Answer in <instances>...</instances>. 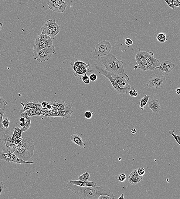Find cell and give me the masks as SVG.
<instances>
[{
    "label": "cell",
    "mask_w": 180,
    "mask_h": 199,
    "mask_svg": "<svg viewBox=\"0 0 180 199\" xmlns=\"http://www.w3.org/2000/svg\"><path fill=\"white\" fill-rule=\"evenodd\" d=\"M127 177L125 174H120L118 177V179L121 182H123L126 180Z\"/></svg>",
    "instance_id": "obj_39"
},
{
    "label": "cell",
    "mask_w": 180,
    "mask_h": 199,
    "mask_svg": "<svg viewBox=\"0 0 180 199\" xmlns=\"http://www.w3.org/2000/svg\"><path fill=\"white\" fill-rule=\"evenodd\" d=\"M66 187L78 196L80 199H98L102 194H107L112 197L115 198V195L111 192L107 187L102 185L99 187H82L74 185L68 181Z\"/></svg>",
    "instance_id": "obj_1"
},
{
    "label": "cell",
    "mask_w": 180,
    "mask_h": 199,
    "mask_svg": "<svg viewBox=\"0 0 180 199\" xmlns=\"http://www.w3.org/2000/svg\"><path fill=\"white\" fill-rule=\"evenodd\" d=\"M176 66V64L168 61H162L160 63L157 69L164 76L168 75Z\"/></svg>",
    "instance_id": "obj_13"
},
{
    "label": "cell",
    "mask_w": 180,
    "mask_h": 199,
    "mask_svg": "<svg viewBox=\"0 0 180 199\" xmlns=\"http://www.w3.org/2000/svg\"><path fill=\"white\" fill-rule=\"evenodd\" d=\"M125 43L127 46H130L133 44V41L130 39H125Z\"/></svg>",
    "instance_id": "obj_43"
},
{
    "label": "cell",
    "mask_w": 180,
    "mask_h": 199,
    "mask_svg": "<svg viewBox=\"0 0 180 199\" xmlns=\"http://www.w3.org/2000/svg\"><path fill=\"white\" fill-rule=\"evenodd\" d=\"M71 65L72 67L74 76L76 77H78L80 75L86 74L87 72L93 73V70H87L80 66L75 65L73 63L71 64Z\"/></svg>",
    "instance_id": "obj_17"
},
{
    "label": "cell",
    "mask_w": 180,
    "mask_h": 199,
    "mask_svg": "<svg viewBox=\"0 0 180 199\" xmlns=\"http://www.w3.org/2000/svg\"><path fill=\"white\" fill-rule=\"evenodd\" d=\"M95 68L99 74L103 75L107 78L110 82L115 92L121 94H127L131 89H134L132 87L121 88L118 85L116 80L113 78L111 75V73L109 72L101 65L95 64Z\"/></svg>",
    "instance_id": "obj_6"
},
{
    "label": "cell",
    "mask_w": 180,
    "mask_h": 199,
    "mask_svg": "<svg viewBox=\"0 0 180 199\" xmlns=\"http://www.w3.org/2000/svg\"><path fill=\"white\" fill-rule=\"evenodd\" d=\"M41 102H27L25 103L20 102V104L22 106V107L20 110V113H22L25 112L27 110L32 109V108H36V107L41 105Z\"/></svg>",
    "instance_id": "obj_19"
},
{
    "label": "cell",
    "mask_w": 180,
    "mask_h": 199,
    "mask_svg": "<svg viewBox=\"0 0 180 199\" xmlns=\"http://www.w3.org/2000/svg\"><path fill=\"white\" fill-rule=\"evenodd\" d=\"M0 160H3L5 162H10V163L17 164H34L33 162L25 161L22 159L19 158L14 153L8 152L7 153H4L0 152Z\"/></svg>",
    "instance_id": "obj_8"
},
{
    "label": "cell",
    "mask_w": 180,
    "mask_h": 199,
    "mask_svg": "<svg viewBox=\"0 0 180 199\" xmlns=\"http://www.w3.org/2000/svg\"><path fill=\"white\" fill-rule=\"evenodd\" d=\"M131 132L132 134H135L137 132V130L135 128H134L131 130Z\"/></svg>",
    "instance_id": "obj_53"
},
{
    "label": "cell",
    "mask_w": 180,
    "mask_h": 199,
    "mask_svg": "<svg viewBox=\"0 0 180 199\" xmlns=\"http://www.w3.org/2000/svg\"><path fill=\"white\" fill-rule=\"evenodd\" d=\"M80 79L83 80V81L84 83L87 80L89 79V77L86 74L82 75L81 77H80Z\"/></svg>",
    "instance_id": "obj_42"
},
{
    "label": "cell",
    "mask_w": 180,
    "mask_h": 199,
    "mask_svg": "<svg viewBox=\"0 0 180 199\" xmlns=\"http://www.w3.org/2000/svg\"><path fill=\"white\" fill-rule=\"evenodd\" d=\"M27 115L29 117L34 116H40L42 115V112L36 108H32V109L27 110L25 111Z\"/></svg>",
    "instance_id": "obj_25"
},
{
    "label": "cell",
    "mask_w": 180,
    "mask_h": 199,
    "mask_svg": "<svg viewBox=\"0 0 180 199\" xmlns=\"http://www.w3.org/2000/svg\"><path fill=\"white\" fill-rule=\"evenodd\" d=\"M169 6L172 9H175V6L174 5L173 0H168L166 2Z\"/></svg>",
    "instance_id": "obj_40"
},
{
    "label": "cell",
    "mask_w": 180,
    "mask_h": 199,
    "mask_svg": "<svg viewBox=\"0 0 180 199\" xmlns=\"http://www.w3.org/2000/svg\"><path fill=\"white\" fill-rule=\"evenodd\" d=\"M7 104L6 101L0 96V108L6 110Z\"/></svg>",
    "instance_id": "obj_36"
},
{
    "label": "cell",
    "mask_w": 180,
    "mask_h": 199,
    "mask_svg": "<svg viewBox=\"0 0 180 199\" xmlns=\"http://www.w3.org/2000/svg\"><path fill=\"white\" fill-rule=\"evenodd\" d=\"M143 178V176H140L138 174L137 169L131 172L128 177L129 182L131 185H134L141 181Z\"/></svg>",
    "instance_id": "obj_16"
},
{
    "label": "cell",
    "mask_w": 180,
    "mask_h": 199,
    "mask_svg": "<svg viewBox=\"0 0 180 199\" xmlns=\"http://www.w3.org/2000/svg\"><path fill=\"white\" fill-rule=\"evenodd\" d=\"M89 77V79L92 82H95L97 80V77L96 74H92L90 75Z\"/></svg>",
    "instance_id": "obj_41"
},
{
    "label": "cell",
    "mask_w": 180,
    "mask_h": 199,
    "mask_svg": "<svg viewBox=\"0 0 180 199\" xmlns=\"http://www.w3.org/2000/svg\"><path fill=\"white\" fill-rule=\"evenodd\" d=\"M5 188V186L2 181H0V195L3 192L4 188Z\"/></svg>",
    "instance_id": "obj_44"
},
{
    "label": "cell",
    "mask_w": 180,
    "mask_h": 199,
    "mask_svg": "<svg viewBox=\"0 0 180 199\" xmlns=\"http://www.w3.org/2000/svg\"><path fill=\"white\" fill-rule=\"evenodd\" d=\"M13 132L7 129L0 128V149L3 153H13L12 137Z\"/></svg>",
    "instance_id": "obj_5"
},
{
    "label": "cell",
    "mask_w": 180,
    "mask_h": 199,
    "mask_svg": "<svg viewBox=\"0 0 180 199\" xmlns=\"http://www.w3.org/2000/svg\"><path fill=\"white\" fill-rule=\"evenodd\" d=\"M133 90L134 89H131L128 92L129 94H130V96H133V94H134V90Z\"/></svg>",
    "instance_id": "obj_50"
},
{
    "label": "cell",
    "mask_w": 180,
    "mask_h": 199,
    "mask_svg": "<svg viewBox=\"0 0 180 199\" xmlns=\"http://www.w3.org/2000/svg\"><path fill=\"white\" fill-rule=\"evenodd\" d=\"M136 64L143 71L157 70L160 62L156 59L153 52L148 49L146 52H139L135 56Z\"/></svg>",
    "instance_id": "obj_2"
},
{
    "label": "cell",
    "mask_w": 180,
    "mask_h": 199,
    "mask_svg": "<svg viewBox=\"0 0 180 199\" xmlns=\"http://www.w3.org/2000/svg\"><path fill=\"white\" fill-rule=\"evenodd\" d=\"M168 1V0H165V2H167V1Z\"/></svg>",
    "instance_id": "obj_60"
},
{
    "label": "cell",
    "mask_w": 180,
    "mask_h": 199,
    "mask_svg": "<svg viewBox=\"0 0 180 199\" xmlns=\"http://www.w3.org/2000/svg\"><path fill=\"white\" fill-rule=\"evenodd\" d=\"M6 110L0 108V128H3L2 125V121L3 119V116L5 113Z\"/></svg>",
    "instance_id": "obj_35"
},
{
    "label": "cell",
    "mask_w": 180,
    "mask_h": 199,
    "mask_svg": "<svg viewBox=\"0 0 180 199\" xmlns=\"http://www.w3.org/2000/svg\"><path fill=\"white\" fill-rule=\"evenodd\" d=\"M22 131L21 128H20L19 127L16 126L15 128H14V133L22 135Z\"/></svg>",
    "instance_id": "obj_46"
},
{
    "label": "cell",
    "mask_w": 180,
    "mask_h": 199,
    "mask_svg": "<svg viewBox=\"0 0 180 199\" xmlns=\"http://www.w3.org/2000/svg\"><path fill=\"white\" fill-rule=\"evenodd\" d=\"M148 108L151 109L153 113L155 114L159 113L161 110L159 101L156 99L151 100L149 102Z\"/></svg>",
    "instance_id": "obj_18"
},
{
    "label": "cell",
    "mask_w": 180,
    "mask_h": 199,
    "mask_svg": "<svg viewBox=\"0 0 180 199\" xmlns=\"http://www.w3.org/2000/svg\"><path fill=\"white\" fill-rule=\"evenodd\" d=\"M41 31L42 33L47 35L53 40L55 36H56L54 32L49 28L47 22L42 26L41 29Z\"/></svg>",
    "instance_id": "obj_22"
},
{
    "label": "cell",
    "mask_w": 180,
    "mask_h": 199,
    "mask_svg": "<svg viewBox=\"0 0 180 199\" xmlns=\"http://www.w3.org/2000/svg\"><path fill=\"white\" fill-rule=\"evenodd\" d=\"M74 64L76 65L83 67V68H86L87 70H90V65L89 63L87 64H86L85 63L83 62L82 61L79 60L78 59H75V61H74Z\"/></svg>",
    "instance_id": "obj_27"
},
{
    "label": "cell",
    "mask_w": 180,
    "mask_h": 199,
    "mask_svg": "<svg viewBox=\"0 0 180 199\" xmlns=\"http://www.w3.org/2000/svg\"><path fill=\"white\" fill-rule=\"evenodd\" d=\"M138 174L140 176H143L145 173V170L143 167H139L137 169Z\"/></svg>",
    "instance_id": "obj_38"
},
{
    "label": "cell",
    "mask_w": 180,
    "mask_h": 199,
    "mask_svg": "<svg viewBox=\"0 0 180 199\" xmlns=\"http://www.w3.org/2000/svg\"><path fill=\"white\" fill-rule=\"evenodd\" d=\"M23 137H22L21 139L19 140H17L12 141V146H13V153H14L17 148L22 143V140Z\"/></svg>",
    "instance_id": "obj_31"
},
{
    "label": "cell",
    "mask_w": 180,
    "mask_h": 199,
    "mask_svg": "<svg viewBox=\"0 0 180 199\" xmlns=\"http://www.w3.org/2000/svg\"><path fill=\"white\" fill-rule=\"evenodd\" d=\"M111 74L113 78L116 80L120 87L122 88L131 87L128 83V81L130 79L129 77L125 73H124L121 74H115L111 73Z\"/></svg>",
    "instance_id": "obj_10"
},
{
    "label": "cell",
    "mask_w": 180,
    "mask_h": 199,
    "mask_svg": "<svg viewBox=\"0 0 180 199\" xmlns=\"http://www.w3.org/2000/svg\"><path fill=\"white\" fill-rule=\"evenodd\" d=\"M98 199H112V197L107 194H102L99 196Z\"/></svg>",
    "instance_id": "obj_45"
},
{
    "label": "cell",
    "mask_w": 180,
    "mask_h": 199,
    "mask_svg": "<svg viewBox=\"0 0 180 199\" xmlns=\"http://www.w3.org/2000/svg\"><path fill=\"white\" fill-rule=\"evenodd\" d=\"M93 113L90 111H87L85 113L84 116L86 119H90L93 116Z\"/></svg>",
    "instance_id": "obj_37"
},
{
    "label": "cell",
    "mask_w": 180,
    "mask_h": 199,
    "mask_svg": "<svg viewBox=\"0 0 180 199\" xmlns=\"http://www.w3.org/2000/svg\"><path fill=\"white\" fill-rule=\"evenodd\" d=\"M53 102L54 105L56 107L58 111L64 110L70 106L69 104L65 103V102L63 101L56 100H55V102Z\"/></svg>",
    "instance_id": "obj_24"
},
{
    "label": "cell",
    "mask_w": 180,
    "mask_h": 199,
    "mask_svg": "<svg viewBox=\"0 0 180 199\" xmlns=\"http://www.w3.org/2000/svg\"><path fill=\"white\" fill-rule=\"evenodd\" d=\"M24 118L25 120V122L26 123V126L24 128H21L22 132H25L29 130L30 126L31 123V118L30 117L27 116Z\"/></svg>",
    "instance_id": "obj_29"
},
{
    "label": "cell",
    "mask_w": 180,
    "mask_h": 199,
    "mask_svg": "<svg viewBox=\"0 0 180 199\" xmlns=\"http://www.w3.org/2000/svg\"><path fill=\"white\" fill-rule=\"evenodd\" d=\"M156 39L158 42L160 43H164L166 42L167 39L166 38V33H160L158 34L156 36Z\"/></svg>",
    "instance_id": "obj_26"
},
{
    "label": "cell",
    "mask_w": 180,
    "mask_h": 199,
    "mask_svg": "<svg viewBox=\"0 0 180 199\" xmlns=\"http://www.w3.org/2000/svg\"><path fill=\"white\" fill-rule=\"evenodd\" d=\"M173 2L175 6L180 8V0H173Z\"/></svg>",
    "instance_id": "obj_47"
},
{
    "label": "cell",
    "mask_w": 180,
    "mask_h": 199,
    "mask_svg": "<svg viewBox=\"0 0 180 199\" xmlns=\"http://www.w3.org/2000/svg\"><path fill=\"white\" fill-rule=\"evenodd\" d=\"M175 93H176V94L179 95H180V88H178L176 89L175 90Z\"/></svg>",
    "instance_id": "obj_52"
},
{
    "label": "cell",
    "mask_w": 180,
    "mask_h": 199,
    "mask_svg": "<svg viewBox=\"0 0 180 199\" xmlns=\"http://www.w3.org/2000/svg\"><path fill=\"white\" fill-rule=\"evenodd\" d=\"M3 26V23H0V31L2 30Z\"/></svg>",
    "instance_id": "obj_57"
},
{
    "label": "cell",
    "mask_w": 180,
    "mask_h": 199,
    "mask_svg": "<svg viewBox=\"0 0 180 199\" xmlns=\"http://www.w3.org/2000/svg\"><path fill=\"white\" fill-rule=\"evenodd\" d=\"M100 60L104 65L105 69L109 72L121 74L125 71L123 61L117 59L112 53L101 57Z\"/></svg>",
    "instance_id": "obj_4"
},
{
    "label": "cell",
    "mask_w": 180,
    "mask_h": 199,
    "mask_svg": "<svg viewBox=\"0 0 180 199\" xmlns=\"http://www.w3.org/2000/svg\"><path fill=\"white\" fill-rule=\"evenodd\" d=\"M56 1L57 0H47L46 3H47L53 2Z\"/></svg>",
    "instance_id": "obj_55"
},
{
    "label": "cell",
    "mask_w": 180,
    "mask_h": 199,
    "mask_svg": "<svg viewBox=\"0 0 180 199\" xmlns=\"http://www.w3.org/2000/svg\"><path fill=\"white\" fill-rule=\"evenodd\" d=\"M49 39H50V37L49 36L41 33V34L36 36L35 41H37V42H45Z\"/></svg>",
    "instance_id": "obj_28"
},
{
    "label": "cell",
    "mask_w": 180,
    "mask_h": 199,
    "mask_svg": "<svg viewBox=\"0 0 180 199\" xmlns=\"http://www.w3.org/2000/svg\"><path fill=\"white\" fill-rule=\"evenodd\" d=\"M20 125L21 126V128H24V127L26 126V123L25 122L20 123Z\"/></svg>",
    "instance_id": "obj_48"
},
{
    "label": "cell",
    "mask_w": 180,
    "mask_h": 199,
    "mask_svg": "<svg viewBox=\"0 0 180 199\" xmlns=\"http://www.w3.org/2000/svg\"><path fill=\"white\" fill-rule=\"evenodd\" d=\"M90 174L86 172L78 177V179L81 181H88L90 178Z\"/></svg>",
    "instance_id": "obj_30"
},
{
    "label": "cell",
    "mask_w": 180,
    "mask_h": 199,
    "mask_svg": "<svg viewBox=\"0 0 180 199\" xmlns=\"http://www.w3.org/2000/svg\"><path fill=\"white\" fill-rule=\"evenodd\" d=\"M69 182L74 185L82 187H96V183L93 181L81 180H70Z\"/></svg>",
    "instance_id": "obj_20"
},
{
    "label": "cell",
    "mask_w": 180,
    "mask_h": 199,
    "mask_svg": "<svg viewBox=\"0 0 180 199\" xmlns=\"http://www.w3.org/2000/svg\"><path fill=\"white\" fill-rule=\"evenodd\" d=\"M53 39H48L45 42H37L35 41L34 46L33 48V58L34 59H36V55L41 50L44 48L49 47H53Z\"/></svg>",
    "instance_id": "obj_11"
},
{
    "label": "cell",
    "mask_w": 180,
    "mask_h": 199,
    "mask_svg": "<svg viewBox=\"0 0 180 199\" xmlns=\"http://www.w3.org/2000/svg\"><path fill=\"white\" fill-rule=\"evenodd\" d=\"M138 68V66L137 65H135L134 66V70H136V69H137Z\"/></svg>",
    "instance_id": "obj_58"
},
{
    "label": "cell",
    "mask_w": 180,
    "mask_h": 199,
    "mask_svg": "<svg viewBox=\"0 0 180 199\" xmlns=\"http://www.w3.org/2000/svg\"><path fill=\"white\" fill-rule=\"evenodd\" d=\"M140 107L141 108V110H144L145 109V106L141 104H140Z\"/></svg>",
    "instance_id": "obj_54"
},
{
    "label": "cell",
    "mask_w": 180,
    "mask_h": 199,
    "mask_svg": "<svg viewBox=\"0 0 180 199\" xmlns=\"http://www.w3.org/2000/svg\"><path fill=\"white\" fill-rule=\"evenodd\" d=\"M118 160H121V158H119L118 159Z\"/></svg>",
    "instance_id": "obj_59"
},
{
    "label": "cell",
    "mask_w": 180,
    "mask_h": 199,
    "mask_svg": "<svg viewBox=\"0 0 180 199\" xmlns=\"http://www.w3.org/2000/svg\"><path fill=\"white\" fill-rule=\"evenodd\" d=\"M112 49L111 43L107 40H104L96 45L94 55L98 56H104L110 53Z\"/></svg>",
    "instance_id": "obj_7"
},
{
    "label": "cell",
    "mask_w": 180,
    "mask_h": 199,
    "mask_svg": "<svg viewBox=\"0 0 180 199\" xmlns=\"http://www.w3.org/2000/svg\"><path fill=\"white\" fill-rule=\"evenodd\" d=\"M70 139L74 144L83 148H85V143L83 142V139L80 134H73L71 136Z\"/></svg>",
    "instance_id": "obj_21"
},
{
    "label": "cell",
    "mask_w": 180,
    "mask_h": 199,
    "mask_svg": "<svg viewBox=\"0 0 180 199\" xmlns=\"http://www.w3.org/2000/svg\"><path fill=\"white\" fill-rule=\"evenodd\" d=\"M150 96L147 95H145L144 97L142 98V99L140 100L139 102V104H141L145 106L150 99Z\"/></svg>",
    "instance_id": "obj_34"
},
{
    "label": "cell",
    "mask_w": 180,
    "mask_h": 199,
    "mask_svg": "<svg viewBox=\"0 0 180 199\" xmlns=\"http://www.w3.org/2000/svg\"><path fill=\"white\" fill-rule=\"evenodd\" d=\"M46 22L51 30L56 36L60 31V27L57 24L55 19L49 20Z\"/></svg>",
    "instance_id": "obj_23"
},
{
    "label": "cell",
    "mask_w": 180,
    "mask_h": 199,
    "mask_svg": "<svg viewBox=\"0 0 180 199\" xmlns=\"http://www.w3.org/2000/svg\"><path fill=\"white\" fill-rule=\"evenodd\" d=\"M34 141L28 137H23L22 143L14 152L19 158L28 161L34 155Z\"/></svg>",
    "instance_id": "obj_3"
},
{
    "label": "cell",
    "mask_w": 180,
    "mask_h": 199,
    "mask_svg": "<svg viewBox=\"0 0 180 199\" xmlns=\"http://www.w3.org/2000/svg\"><path fill=\"white\" fill-rule=\"evenodd\" d=\"M163 82V79L157 75L153 74L150 76L146 85L150 88H160L162 87Z\"/></svg>",
    "instance_id": "obj_14"
},
{
    "label": "cell",
    "mask_w": 180,
    "mask_h": 199,
    "mask_svg": "<svg viewBox=\"0 0 180 199\" xmlns=\"http://www.w3.org/2000/svg\"><path fill=\"white\" fill-rule=\"evenodd\" d=\"M55 52V46L44 48L38 52L36 60L42 63L49 60Z\"/></svg>",
    "instance_id": "obj_9"
},
{
    "label": "cell",
    "mask_w": 180,
    "mask_h": 199,
    "mask_svg": "<svg viewBox=\"0 0 180 199\" xmlns=\"http://www.w3.org/2000/svg\"><path fill=\"white\" fill-rule=\"evenodd\" d=\"M74 112L71 106H70L64 110L61 111H57L56 112L52 113L48 115V118L53 117H61L64 119H68L71 118L72 114Z\"/></svg>",
    "instance_id": "obj_15"
},
{
    "label": "cell",
    "mask_w": 180,
    "mask_h": 199,
    "mask_svg": "<svg viewBox=\"0 0 180 199\" xmlns=\"http://www.w3.org/2000/svg\"><path fill=\"white\" fill-rule=\"evenodd\" d=\"M19 121L20 123L25 122V118L24 117H20Z\"/></svg>",
    "instance_id": "obj_51"
},
{
    "label": "cell",
    "mask_w": 180,
    "mask_h": 199,
    "mask_svg": "<svg viewBox=\"0 0 180 199\" xmlns=\"http://www.w3.org/2000/svg\"><path fill=\"white\" fill-rule=\"evenodd\" d=\"M10 120L9 118L7 117H5L3 119L2 121V125L3 127L4 128L8 129L9 126L10 125Z\"/></svg>",
    "instance_id": "obj_32"
},
{
    "label": "cell",
    "mask_w": 180,
    "mask_h": 199,
    "mask_svg": "<svg viewBox=\"0 0 180 199\" xmlns=\"http://www.w3.org/2000/svg\"><path fill=\"white\" fill-rule=\"evenodd\" d=\"M118 199H125V197H124V194H121V196H120V197Z\"/></svg>",
    "instance_id": "obj_56"
},
{
    "label": "cell",
    "mask_w": 180,
    "mask_h": 199,
    "mask_svg": "<svg viewBox=\"0 0 180 199\" xmlns=\"http://www.w3.org/2000/svg\"><path fill=\"white\" fill-rule=\"evenodd\" d=\"M175 132V130H173L171 131V130H169V133L170 135L172 136L175 139V141H176V142L178 143L179 145L180 146V135L178 136L176 135L174 133Z\"/></svg>",
    "instance_id": "obj_33"
},
{
    "label": "cell",
    "mask_w": 180,
    "mask_h": 199,
    "mask_svg": "<svg viewBox=\"0 0 180 199\" xmlns=\"http://www.w3.org/2000/svg\"><path fill=\"white\" fill-rule=\"evenodd\" d=\"M47 4L49 9L58 13H63L67 6L65 0H57L53 2L47 3Z\"/></svg>",
    "instance_id": "obj_12"
},
{
    "label": "cell",
    "mask_w": 180,
    "mask_h": 199,
    "mask_svg": "<svg viewBox=\"0 0 180 199\" xmlns=\"http://www.w3.org/2000/svg\"><path fill=\"white\" fill-rule=\"evenodd\" d=\"M133 90H134V94H133V96H134V97H137L138 96V91L134 90V89Z\"/></svg>",
    "instance_id": "obj_49"
}]
</instances>
